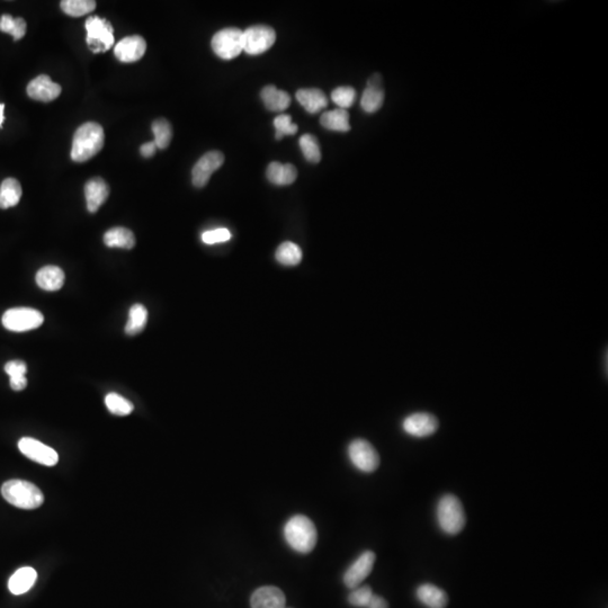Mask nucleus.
<instances>
[{"label":"nucleus","mask_w":608,"mask_h":608,"mask_svg":"<svg viewBox=\"0 0 608 608\" xmlns=\"http://www.w3.org/2000/svg\"><path fill=\"white\" fill-rule=\"evenodd\" d=\"M105 142V133L100 124L87 122L75 131L73 136L71 159L75 163H84L95 157Z\"/></svg>","instance_id":"obj_1"},{"label":"nucleus","mask_w":608,"mask_h":608,"mask_svg":"<svg viewBox=\"0 0 608 608\" xmlns=\"http://www.w3.org/2000/svg\"><path fill=\"white\" fill-rule=\"evenodd\" d=\"M286 542L300 553H309L316 544V528L310 518L303 515H295L289 518L284 527Z\"/></svg>","instance_id":"obj_2"},{"label":"nucleus","mask_w":608,"mask_h":608,"mask_svg":"<svg viewBox=\"0 0 608 608\" xmlns=\"http://www.w3.org/2000/svg\"><path fill=\"white\" fill-rule=\"evenodd\" d=\"M437 523L440 530L449 535H458L467 524V516L461 500L451 494L440 498L436 508Z\"/></svg>","instance_id":"obj_3"},{"label":"nucleus","mask_w":608,"mask_h":608,"mask_svg":"<svg viewBox=\"0 0 608 608\" xmlns=\"http://www.w3.org/2000/svg\"><path fill=\"white\" fill-rule=\"evenodd\" d=\"M1 494L7 503L21 509H37L42 506L44 496L37 485L25 480H10L1 487Z\"/></svg>","instance_id":"obj_4"},{"label":"nucleus","mask_w":608,"mask_h":608,"mask_svg":"<svg viewBox=\"0 0 608 608\" xmlns=\"http://www.w3.org/2000/svg\"><path fill=\"white\" fill-rule=\"evenodd\" d=\"M84 28L87 30L86 42L93 53L109 51L114 44V30L107 19L91 16L84 23Z\"/></svg>","instance_id":"obj_5"},{"label":"nucleus","mask_w":608,"mask_h":608,"mask_svg":"<svg viewBox=\"0 0 608 608\" xmlns=\"http://www.w3.org/2000/svg\"><path fill=\"white\" fill-rule=\"evenodd\" d=\"M214 53L223 60H232L244 51V30L239 28H224L212 39Z\"/></svg>","instance_id":"obj_6"},{"label":"nucleus","mask_w":608,"mask_h":608,"mask_svg":"<svg viewBox=\"0 0 608 608\" xmlns=\"http://www.w3.org/2000/svg\"><path fill=\"white\" fill-rule=\"evenodd\" d=\"M44 316L32 307H12L3 316V325L10 332H24L43 325Z\"/></svg>","instance_id":"obj_7"},{"label":"nucleus","mask_w":608,"mask_h":608,"mask_svg":"<svg viewBox=\"0 0 608 608\" xmlns=\"http://www.w3.org/2000/svg\"><path fill=\"white\" fill-rule=\"evenodd\" d=\"M348 456L352 465L361 472H374L379 465V455L377 449L370 442L361 438L350 442Z\"/></svg>","instance_id":"obj_8"},{"label":"nucleus","mask_w":608,"mask_h":608,"mask_svg":"<svg viewBox=\"0 0 608 608\" xmlns=\"http://www.w3.org/2000/svg\"><path fill=\"white\" fill-rule=\"evenodd\" d=\"M276 41L275 30L267 25H255L244 30V51L250 55H262Z\"/></svg>","instance_id":"obj_9"},{"label":"nucleus","mask_w":608,"mask_h":608,"mask_svg":"<svg viewBox=\"0 0 608 608\" xmlns=\"http://www.w3.org/2000/svg\"><path fill=\"white\" fill-rule=\"evenodd\" d=\"M19 449L26 458L46 467H53L59 461V455L55 449L30 437L19 440Z\"/></svg>","instance_id":"obj_10"},{"label":"nucleus","mask_w":608,"mask_h":608,"mask_svg":"<svg viewBox=\"0 0 608 608\" xmlns=\"http://www.w3.org/2000/svg\"><path fill=\"white\" fill-rule=\"evenodd\" d=\"M223 163H224V154L221 151H210L199 158L192 170V181L194 186L199 188L206 186L212 174L217 172V169L222 166Z\"/></svg>","instance_id":"obj_11"},{"label":"nucleus","mask_w":608,"mask_h":608,"mask_svg":"<svg viewBox=\"0 0 608 608\" xmlns=\"http://www.w3.org/2000/svg\"><path fill=\"white\" fill-rule=\"evenodd\" d=\"M377 555L372 551H365L350 564L343 575V584L346 587L354 589L368 578L373 570Z\"/></svg>","instance_id":"obj_12"},{"label":"nucleus","mask_w":608,"mask_h":608,"mask_svg":"<svg viewBox=\"0 0 608 608\" xmlns=\"http://www.w3.org/2000/svg\"><path fill=\"white\" fill-rule=\"evenodd\" d=\"M440 427V422L435 415L428 413H415L408 415L402 422L404 433L410 436L424 438L431 436Z\"/></svg>","instance_id":"obj_13"},{"label":"nucleus","mask_w":608,"mask_h":608,"mask_svg":"<svg viewBox=\"0 0 608 608\" xmlns=\"http://www.w3.org/2000/svg\"><path fill=\"white\" fill-rule=\"evenodd\" d=\"M386 98V91L383 87V78L381 73H373L368 78L366 88L363 91L361 98V107L368 114L377 113Z\"/></svg>","instance_id":"obj_14"},{"label":"nucleus","mask_w":608,"mask_h":608,"mask_svg":"<svg viewBox=\"0 0 608 608\" xmlns=\"http://www.w3.org/2000/svg\"><path fill=\"white\" fill-rule=\"evenodd\" d=\"M145 39L140 35H132L120 39L115 46L114 55L120 62L129 64L140 60L145 55Z\"/></svg>","instance_id":"obj_15"},{"label":"nucleus","mask_w":608,"mask_h":608,"mask_svg":"<svg viewBox=\"0 0 608 608\" xmlns=\"http://www.w3.org/2000/svg\"><path fill=\"white\" fill-rule=\"evenodd\" d=\"M60 84L52 82L48 75H37L28 86V95L37 102H48L57 100L61 93Z\"/></svg>","instance_id":"obj_16"},{"label":"nucleus","mask_w":608,"mask_h":608,"mask_svg":"<svg viewBox=\"0 0 608 608\" xmlns=\"http://www.w3.org/2000/svg\"><path fill=\"white\" fill-rule=\"evenodd\" d=\"M250 605L251 608H286V597L280 588L265 586L253 591Z\"/></svg>","instance_id":"obj_17"},{"label":"nucleus","mask_w":608,"mask_h":608,"mask_svg":"<svg viewBox=\"0 0 608 608\" xmlns=\"http://www.w3.org/2000/svg\"><path fill=\"white\" fill-rule=\"evenodd\" d=\"M109 195V187L102 178H91L84 185L88 211L96 213Z\"/></svg>","instance_id":"obj_18"},{"label":"nucleus","mask_w":608,"mask_h":608,"mask_svg":"<svg viewBox=\"0 0 608 608\" xmlns=\"http://www.w3.org/2000/svg\"><path fill=\"white\" fill-rule=\"evenodd\" d=\"M415 596L428 608H445L449 604L447 593L435 584H420L415 590Z\"/></svg>","instance_id":"obj_19"},{"label":"nucleus","mask_w":608,"mask_h":608,"mask_svg":"<svg viewBox=\"0 0 608 608\" xmlns=\"http://www.w3.org/2000/svg\"><path fill=\"white\" fill-rule=\"evenodd\" d=\"M296 100L310 114L319 113L328 105V98L325 96V93L318 88L300 89L296 93Z\"/></svg>","instance_id":"obj_20"},{"label":"nucleus","mask_w":608,"mask_h":608,"mask_svg":"<svg viewBox=\"0 0 608 608\" xmlns=\"http://www.w3.org/2000/svg\"><path fill=\"white\" fill-rule=\"evenodd\" d=\"M35 280L41 289L48 292H55L64 286V273L57 266H44L37 271Z\"/></svg>","instance_id":"obj_21"},{"label":"nucleus","mask_w":608,"mask_h":608,"mask_svg":"<svg viewBox=\"0 0 608 608\" xmlns=\"http://www.w3.org/2000/svg\"><path fill=\"white\" fill-rule=\"evenodd\" d=\"M298 170L291 163H269L267 167V179L271 184L277 186H287L296 181Z\"/></svg>","instance_id":"obj_22"},{"label":"nucleus","mask_w":608,"mask_h":608,"mask_svg":"<svg viewBox=\"0 0 608 608\" xmlns=\"http://www.w3.org/2000/svg\"><path fill=\"white\" fill-rule=\"evenodd\" d=\"M262 102L266 109L271 111H284L289 109L291 104V96L286 91L277 89L273 84H268L262 88L260 93Z\"/></svg>","instance_id":"obj_23"},{"label":"nucleus","mask_w":608,"mask_h":608,"mask_svg":"<svg viewBox=\"0 0 608 608\" xmlns=\"http://www.w3.org/2000/svg\"><path fill=\"white\" fill-rule=\"evenodd\" d=\"M37 573L30 566H23L14 573L8 581V588L14 595H23L33 587Z\"/></svg>","instance_id":"obj_24"},{"label":"nucleus","mask_w":608,"mask_h":608,"mask_svg":"<svg viewBox=\"0 0 608 608\" xmlns=\"http://www.w3.org/2000/svg\"><path fill=\"white\" fill-rule=\"evenodd\" d=\"M104 244L109 248L132 249L136 246V237L131 230L122 226L111 228L104 235Z\"/></svg>","instance_id":"obj_25"},{"label":"nucleus","mask_w":608,"mask_h":608,"mask_svg":"<svg viewBox=\"0 0 608 608\" xmlns=\"http://www.w3.org/2000/svg\"><path fill=\"white\" fill-rule=\"evenodd\" d=\"M350 113L347 109H337L325 111L320 118V123L325 129L336 132L350 131Z\"/></svg>","instance_id":"obj_26"},{"label":"nucleus","mask_w":608,"mask_h":608,"mask_svg":"<svg viewBox=\"0 0 608 608\" xmlns=\"http://www.w3.org/2000/svg\"><path fill=\"white\" fill-rule=\"evenodd\" d=\"M21 194L19 181L15 178H6L0 186V208L6 210L16 206L21 201Z\"/></svg>","instance_id":"obj_27"},{"label":"nucleus","mask_w":608,"mask_h":608,"mask_svg":"<svg viewBox=\"0 0 608 608\" xmlns=\"http://www.w3.org/2000/svg\"><path fill=\"white\" fill-rule=\"evenodd\" d=\"M147 323V307L141 303H136L129 309V320L125 325V334L136 336L145 330Z\"/></svg>","instance_id":"obj_28"},{"label":"nucleus","mask_w":608,"mask_h":608,"mask_svg":"<svg viewBox=\"0 0 608 608\" xmlns=\"http://www.w3.org/2000/svg\"><path fill=\"white\" fill-rule=\"evenodd\" d=\"M5 372L10 375V388L14 391H23L28 386V365L23 361H10L5 365Z\"/></svg>","instance_id":"obj_29"},{"label":"nucleus","mask_w":608,"mask_h":608,"mask_svg":"<svg viewBox=\"0 0 608 608\" xmlns=\"http://www.w3.org/2000/svg\"><path fill=\"white\" fill-rule=\"evenodd\" d=\"M276 260L284 266H295L302 260V250L298 244L286 241L276 250Z\"/></svg>","instance_id":"obj_30"},{"label":"nucleus","mask_w":608,"mask_h":608,"mask_svg":"<svg viewBox=\"0 0 608 608\" xmlns=\"http://www.w3.org/2000/svg\"><path fill=\"white\" fill-rule=\"evenodd\" d=\"M26 28H28V25H26L24 19H21V17L14 19L8 14H5L0 17V30L3 33L10 34L15 41H19L25 37Z\"/></svg>","instance_id":"obj_31"},{"label":"nucleus","mask_w":608,"mask_h":608,"mask_svg":"<svg viewBox=\"0 0 608 608\" xmlns=\"http://www.w3.org/2000/svg\"><path fill=\"white\" fill-rule=\"evenodd\" d=\"M61 10L68 16L80 17L91 14L96 8V1L93 0H64L60 3Z\"/></svg>","instance_id":"obj_32"},{"label":"nucleus","mask_w":608,"mask_h":608,"mask_svg":"<svg viewBox=\"0 0 608 608\" xmlns=\"http://www.w3.org/2000/svg\"><path fill=\"white\" fill-rule=\"evenodd\" d=\"M152 132H154V142L158 149H166L172 138V125L165 118H159L152 123Z\"/></svg>","instance_id":"obj_33"},{"label":"nucleus","mask_w":608,"mask_h":608,"mask_svg":"<svg viewBox=\"0 0 608 608\" xmlns=\"http://www.w3.org/2000/svg\"><path fill=\"white\" fill-rule=\"evenodd\" d=\"M300 147L304 158L309 163H318L321 160L319 142L312 134H304L300 138Z\"/></svg>","instance_id":"obj_34"},{"label":"nucleus","mask_w":608,"mask_h":608,"mask_svg":"<svg viewBox=\"0 0 608 608\" xmlns=\"http://www.w3.org/2000/svg\"><path fill=\"white\" fill-rule=\"evenodd\" d=\"M105 404L107 409L111 411L113 415H127L132 413L134 406L132 402L127 400L122 395L118 393H109L105 397Z\"/></svg>","instance_id":"obj_35"},{"label":"nucleus","mask_w":608,"mask_h":608,"mask_svg":"<svg viewBox=\"0 0 608 608\" xmlns=\"http://www.w3.org/2000/svg\"><path fill=\"white\" fill-rule=\"evenodd\" d=\"M332 100L339 109H350L355 102L356 91L350 86H341L332 91Z\"/></svg>","instance_id":"obj_36"},{"label":"nucleus","mask_w":608,"mask_h":608,"mask_svg":"<svg viewBox=\"0 0 608 608\" xmlns=\"http://www.w3.org/2000/svg\"><path fill=\"white\" fill-rule=\"evenodd\" d=\"M373 591L368 586L354 588L348 596V602L354 607L366 608L373 597Z\"/></svg>","instance_id":"obj_37"},{"label":"nucleus","mask_w":608,"mask_h":608,"mask_svg":"<svg viewBox=\"0 0 608 608\" xmlns=\"http://www.w3.org/2000/svg\"><path fill=\"white\" fill-rule=\"evenodd\" d=\"M274 127L276 129L277 140H280L285 136H293L298 132V125L292 123V118L287 114H280L275 118Z\"/></svg>","instance_id":"obj_38"},{"label":"nucleus","mask_w":608,"mask_h":608,"mask_svg":"<svg viewBox=\"0 0 608 608\" xmlns=\"http://www.w3.org/2000/svg\"><path fill=\"white\" fill-rule=\"evenodd\" d=\"M230 239H231V232L226 228L208 230L202 235V241L206 244H221L229 241Z\"/></svg>","instance_id":"obj_39"},{"label":"nucleus","mask_w":608,"mask_h":608,"mask_svg":"<svg viewBox=\"0 0 608 608\" xmlns=\"http://www.w3.org/2000/svg\"><path fill=\"white\" fill-rule=\"evenodd\" d=\"M157 149V145H156L154 141L147 142V143H145V145L140 147V152H141L143 157L150 158L156 154Z\"/></svg>","instance_id":"obj_40"},{"label":"nucleus","mask_w":608,"mask_h":608,"mask_svg":"<svg viewBox=\"0 0 608 608\" xmlns=\"http://www.w3.org/2000/svg\"><path fill=\"white\" fill-rule=\"evenodd\" d=\"M366 608H388V604L383 597L373 595V597L370 599V604H368Z\"/></svg>","instance_id":"obj_41"},{"label":"nucleus","mask_w":608,"mask_h":608,"mask_svg":"<svg viewBox=\"0 0 608 608\" xmlns=\"http://www.w3.org/2000/svg\"><path fill=\"white\" fill-rule=\"evenodd\" d=\"M3 109H5V105L0 104V127L3 122Z\"/></svg>","instance_id":"obj_42"}]
</instances>
